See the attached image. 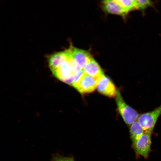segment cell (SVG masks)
I'll return each instance as SVG.
<instances>
[{
  "instance_id": "6da1fadb",
  "label": "cell",
  "mask_w": 161,
  "mask_h": 161,
  "mask_svg": "<svg viewBox=\"0 0 161 161\" xmlns=\"http://www.w3.org/2000/svg\"><path fill=\"white\" fill-rule=\"evenodd\" d=\"M49 68L57 78L72 86L75 74L82 69L71 57L61 64Z\"/></svg>"
},
{
  "instance_id": "7a4b0ae2",
  "label": "cell",
  "mask_w": 161,
  "mask_h": 161,
  "mask_svg": "<svg viewBox=\"0 0 161 161\" xmlns=\"http://www.w3.org/2000/svg\"><path fill=\"white\" fill-rule=\"evenodd\" d=\"M115 97L117 109L120 114L125 123L130 126L137 120L140 114L135 109L127 104L119 90Z\"/></svg>"
},
{
  "instance_id": "3957f363",
  "label": "cell",
  "mask_w": 161,
  "mask_h": 161,
  "mask_svg": "<svg viewBox=\"0 0 161 161\" xmlns=\"http://www.w3.org/2000/svg\"><path fill=\"white\" fill-rule=\"evenodd\" d=\"M151 133L145 131L135 142L131 144L137 159L141 157L145 159L148 157L151 151Z\"/></svg>"
},
{
  "instance_id": "277c9868",
  "label": "cell",
  "mask_w": 161,
  "mask_h": 161,
  "mask_svg": "<svg viewBox=\"0 0 161 161\" xmlns=\"http://www.w3.org/2000/svg\"><path fill=\"white\" fill-rule=\"evenodd\" d=\"M161 115V104L153 110L140 115L137 120L145 132L152 134Z\"/></svg>"
},
{
  "instance_id": "5b68a950",
  "label": "cell",
  "mask_w": 161,
  "mask_h": 161,
  "mask_svg": "<svg viewBox=\"0 0 161 161\" xmlns=\"http://www.w3.org/2000/svg\"><path fill=\"white\" fill-rule=\"evenodd\" d=\"M101 77H94L84 72L79 80L73 86L81 94L91 93L97 88Z\"/></svg>"
},
{
  "instance_id": "8992f818",
  "label": "cell",
  "mask_w": 161,
  "mask_h": 161,
  "mask_svg": "<svg viewBox=\"0 0 161 161\" xmlns=\"http://www.w3.org/2000/svg\"><path fill=\"white\" fill-rule=\"evenodd\" d=\"M97 89L100 93L109 97H116L118 90L110 78L104 75L100 78Z\"/></svg>"
},
{
  "instance_id": "52a82bcc",
  "label": "cell",
  "mask_w": 161,
  "mask_h": 161,
  "mask_svg": "<svg viewBox=\"0 0 161 161\" xmlns=\"http://www.w3.org/2000/svg\"><path fill=\"white\" fill-rule=\"evenodd\" d=\"M71 56L78 66L83 69L90 62L92 57L88 51L71 46Z\"/></svg>"
},
{
  "instance_id": "ba28073f",
  "label": "cell",
  "mask_w": 161,
  "mask_h": 161,
  "mask_svg": "<svg viewBox=\"0 0 161 161\" xmlns=\"http://www.w3.org/2000/svg\"><path fill=\"white\" fill-rule=\"evenodd\" d=\"M103 10L106 12L126 17L129 12L117 1V0H106L102 2Z\"/></svg>"
},
{
  "instance_id": "9c48e42d",
  "label": "cell",
  "mask_w": 161,
  "mask_h": 161,
  "mask_svg": "<svg viewBox=\"0 0 161 161\" xmlns=\"http://www.w3.org/2000/svg\"><path fill=\"white\" fill-rule=\"evenodd\" d=\"M83 70L85 73L94 77H101L104 75L99 65L93 58Z\"/></svg>"
},
{
  "instance_id": "30bf717a",
  "label": "cell",
  "mask_w": 161,
  "mask_h": 161,
  "mask_svg": "<svg viewBox=\"0 0 161 161\" xmlns=\"http://www.w3.org/2000/svg\"><path fill=\"white\" fill-rule=\"evenodd\" d=\"M129 131L132 144L135 142L145 132L137 120L129 126Z\"/></svg>"
},
{
  "instance_id": "8fae6325",
  "label": "cell",
  "mask_w": 161,
  "mask_h": 161,
  "mask_svg": "<svg viewBox=\"0 0 161 161\" xmlns=\"http://www.w3.org/2000/svg\"><path fill=\"white\" fill-rule=\"evenodd\" d=\"M120 5L129 13L136 10V0H117Z\"/></svg>"
},
{
  "instance_id": "7c38bea8",
  "label": "cell",
  "mask_w": 161,
  "mask_h": 161,
  "mask_svg": "<svg viewBox=\"0 0 161 161\" xmlns=\"http://www.w3.org/2000/svg\"><path fill=\"white\" fill-rule=\"evenodd\" d=\"M137 10L144 12L147 8L153 6L154 2L152 1L146 0H136Z\"/></svg>"
},
{
  "instance_id": "4fadbf2b",
  "label": "cell",
  "mask_w": 161,
  "mask_h": 161,
  "mask_svg": "<svg viewBox=\"0 0 161 161\" xmlns=\"http://www.w3.org/2000/svg\"><path fill=\"white\" fill-rule=\"evenodd\" d=\"M53 161H75V160L73 158L71 157L57 156L54 157Z\"/></svg>"
}]
</instances>
